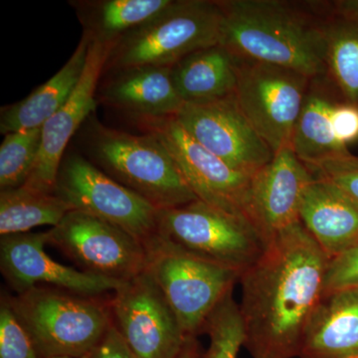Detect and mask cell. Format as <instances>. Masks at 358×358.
<instances>
[{
	"label": "cell",
	"mask_w": 358,
	"mask_h": 358,
	"mask_svg": "<svg viewBox=\"0 0 358 358\" xmlns=\"http://www.w3.org/2000/svg\"><path fill=\"white\" fill-rule=\"evenodd\" d=\"M145 270L159 287L187 336L197 338L210 313L241 273L183 253L152 237Z\"/></svg>",
	"instance_id": "obj_7"
},
{
	"label": "cell",
	"mask_w": 358,
	"mask_h": 358,
	"mask_svg": "<svg viewBox=\"0 0 358 358\" xmlns=\"http://www.w3.org/2000/svg\"><path fill=\"white\" fill-rule=\"evenodd\" d=\"M336 129L345 147L358 141V108L341 101L336 110Z\"/></svg>",
	"instance_id": "obj_31"
},
{
	"label": "cell",
	"mask_w": 358,
	"mask_h": 358,
	"mask_svg": "<svg viewBox=\"0 0 358 358\" xmlns=\"http://www.w3.org/2000/svg\"><path fill=\"white\" fill-rule=\"evenodd\" d=\"M221 22L218 0H173L113 47L103 74L141 66L173 67L193 52L219 44Z\"/></svg>",
	"instance_id": "obj_5"
},
{
	"label": "cell",
	"mask_w": 358,
	"mask_h": 358,
	"mask_svg": "<svg viewBox=\"0 0 358 358\" xmlns=\"http://www.w3.org/2000/svg\"><path fill=\"white\" fill-rule=\"evenodd\" d=\"M310 80L288 68L237 58L235 100L274 154L292 145Z\"/></svg>",
	"instance_id": "obj_8"
},
{
	"label": "cell",
	"mask_w": 358,
	"mask_h": 358,
	"mask_svg": "<svg viewBox=\"0 0 358 358\" xmlns=\"http://www.w3.org/2000/svg\"><path fill=\"white\" fill-rule=\"evenodd\" d=\"M155 237L167 246L241 275L267 247L248 221L199 199L159 210Z\"/></svg>",
	"instance_id": "obj_6"
},
{
	"label": "cell",
	"mask_w": 358,
	"mask_h": 358,
	"mask_svg": "<svg viewBox=\"0 0 358 358\" xmlns=\"http://www.w3.org/2000/svg\"><path fill=\"white\" fill-rule=\"evenodd\" d=\"M313 178L291 147L275 152L250 179L245 217L266 245L300 221L303 192Z\"/></svg>",
	"instance_id": "obj_14"
},
{
	"label": "cell",
	"mask_w": 358,
	"mask_h": 358,
	"mask_svg": "<svg viewBox=\"0 0 358 358\" xmlns=\"http://www.w3.org/2000/svg\"><path fill=\"white\" fill-rule=\"evenodd\" d=\"M0 358H41L3 294L0 301Z\"/></svg>",
	"instance_id": "obj_28"
},
{
	"label": "cell",
	"mask_w": 358,
	"mask_h": 358,
	"mask_svg": "<svg viewBox=\"0 0 358 358\" xmlns=\"http://www.w3.org/2000/svg\"><path fill=\"white\" fill-rule=\"evenodd\" d=\"M300 221L329 260L358 245V202L327 179L313 176L301 199Z\"/></svg>",
	"instance_id": "obj_17"
},
{
	"label": "cell",
	"mask_w": 358,
	"mask_h": 358,
	"mask_svg": "<svg viewBox=\"0 0 358 358\" xmlns=\"http://www.w3.org/2000/svg\"><path fill=\"white\" fill-rule=\"evenodd\" d=\"M53 358H90V357H53Z\"/></svg>",
	"instance_id": "obj_35"
},
{
	"label": "cell",
	"mask_w": 358,
	"mask_h": 358,
	"mask_svg": "<svg viewBox=\"0 0 358 358\" xmlns=\"http://www.w3.org/2000/svg\"><path fill=\"white\" fill-rule=\"evenodd\" d=\"M202 333L208 334L210 343L200 358H237L240 348L243 346L244 329L233 289L210 313Z\"/></svg>",
	"instance_id": "obj_27"
},
{
	"label": "cell",
	"mask_w": 358,
	"mask_h": 358,
	"mask_svg": "<svg viewBox=\"0 0 358 358\" xmlns=\"http://www.w3.org/2000/svg\"><path fill=\"white\" fill-rule=\"evenodd\" d=\"M174 87L185 103H205L234 95L237 58L217 44L193 52L171 67Z\"/></svg>",
	"instance_id": "obj_22"
},
{
	"label": "cell",
	"mask_w": 358,
	"mask_h": 358,
	"mask_svg": "<svg viewBox=\"0 0 358 358\" xmlns=\"http://www.w3.org/2000/svg\"><path fill=\"white\" fill-rule=\"evenodd\" d=\"M46 244L47 231L0 237V268L16 294L45 284L80 296H99L122 284L56 262L45 252Z\"/></svg>",
	"instance_id": "obj_15"
},
{
	"label": "cell",
	"mask_w": 358,
	"mask_h": 358,
	"mask_svg": "<svg viewBox=\"0 0 358 358\" xmlns=\"http://www.w3.org/2000/svg\"><path fill=\"white\" fill-rule=\"evenodd\" d=\"M47 234L48 244L88 274L124 282L145 270L147 247L141 240L84 212L70 211Z\"/></svg>",
	"instance_id": "obj_10"
},
{
	"label": "cell",
	"mask_w": 358,
	"mask_h": 358,
	"mask_svg": "<svg viewBox=\"0 0 358 358\" xmlns=\"http://www.w3.org/2000/svg\"><path fill=\"white\" fill-rule=\"evenodd\" d=\"M54 193L74 210L114 224L145 245L157 234L159 210L78 152L64 155Z\"/></svg>",
	"instance_id": "obj_9"
},
{
	"label": "cell",
	"mask_w": 358,
	"mask_h": 358,
	"mask_svg": "<svg viewBox=\"0 0 358 358\" xmlns=\"http://www.w3.org/2000/svg\"><path fill=\"white\" fill-rule=\"evenodd\" d=\"M358 288V245L329 260L324 277V294Z\"/></svg>",
	"instance_id": "obj_30"
},
{
	"label": "cell",
	"mask_w": 358,
	"mask_h": 358,
	"mask_svg": "<svg viewBox=\"0 0 358 358\" xmlns=\"http://www.w3.org/2000/svg\"><path fill=\"white\" fill-rule=\"evenodd\" d=\"M73 207L55 193L23 185L0 190V237L28 233L38 226H57Z\"/></svg>",
	"instance_id": "obj_25"
},
{
	"label": "cell",
	"mask_w": 358,
	"mask_h": 358,
	"mask_svg": "<svg viewBox=\"0 0 358 358\" xmlns=\"http://www.w3.org/2000/svg\"><path fill=\"white\" fill-rule=\"evenodd\" d=\"M113 322L134 358H176L188 336L147 271L122 282L110 301Z\"/></svg>",
	"instance_id": "obj_11"
},
{
	"label": "cell",
	"mask_w": 358,
	"mask_h": 358,
	"mask_svg": "<svg viewBox=\"0 0 358 358\" xmlns=\"http://www.w3.org/2000/svg\"><path fill=\"white\" fill-rule=\"evenodd\" d=\"M79 131L84 157L157 210L197 200L169 150L152 134L110 128L92 115Z\"/></svg>",
	"instance_id": "obj_3"
},
{
	"label": "cell",
	"mask_w": 358,
	"mask_h": 358,
	"mask_svg": "<svg viewBox=\"0 0 358 358\" xmlns=\"http://www.w3.org/2000/svg\"><path fill=\"white\" fill-rule=\"evenodd\" d=\"M299 357L358 358V288L324 294L306 327Z\"/></svg>",
	"instance_id": "obj_20"
},
{
	"label": "cell",
	"mask_w": 358,
	"mask_h": 358,
	"mask_svg": "<svg viewBox=\"0 0 358 358\" xmlns=\"http://www.w3.org/2000/svg\"><path fill=\"white\" fill-rule=\"evenodd\" d=\"M313 176L327 179L358 202V157L350 155L307 166Z\"/></svg>",
	"instance_id": "obj_29"
},
{
	"label": "cell",
	"mask_w": 358,
	"mask_h": 358,
	"mask_svg": "<svg viewBox=\"0 0 358 358\" xmlns=\"http://www.w3.org/2000/svg\"><path fill=\"white\" fill-rule=\"evenodd\" d=\"M341 101L327 74L310 78L291 145L306 166L350 154L336 134V110Z\"/></svg>",
	"instance_id": "obj_19"
},
{
	"label": "cell",
	"mask_w": 358,
	"mask_h": 358,
	"mask_svg": "<svg viewBox=\"0 0 358 358\" xmlns=\"http://www.w3.org/2000/svg\"><path fill=\"white\" fill-rule=\"evenodd\" d=\"M91 39L83 33L74 53L60 70L27 98L6 106L0 113L1 134L42 128L72 95L86 67Z\"/></svg>",
	"instance_id": "obj_21"
},
{
	"label": "cell",
	"mask_w": 358,
	"mask_h": 358,
	"mask_svg": "<svg viewBox=\"0 0 358 358\" xmlns=\"http://www.w3.org/2000/svg\"><path fill=\"white\" fill-rule=\"evenodd\" d=\"M327 4L336 13L358 16V0H336L327 1Z\"/></svg>",
	"instance_id": "obj_33"
},
{
	"label": "cell",
	"mask_w": 358,
	"mask_h": 358,
	"mask_svg": "<svg viewBox=\"0 0 358 358\" xmlns=\"http://www.w3.org/2000/svg\"><path fill=\"white\" fill-rule=\"evenodd\" d=\"M42 128L6 134L0 145V190L25 185L38 157Z\"/></svg>",
	"instance_id": "obj_26"
},
{
	"label": "cell",
	"mask_w": 358,
	"mask_h": 358,
	"mask_svg": "<svg viewBox=\"0 0 358 358\" xmlns=\"http://www.w3.org/2000/svg\"><path fill=\"white\" fill-rule=\"evenodd\" d=\"M220 41L235 57L327 74L324 15L317 1L218 0Z\"/></svg>",
	"instance_id": "obj_2"
},
{
	"label": "cell",
	"mask_w": 358,
	"mask_h": 358,
	"mask_svg": "<svg viewBox=\"0 0 358 358\" xmlns=\"http://www.w3.org/2000/svg\"><path fill=\"white\" fill-rule=\"evenodd\" d=\"M90 358H134V357L113 322L112 327Z\"/></svg>",
	"instance_id": "obj_32"
},
{
	"label": "cell",
	"mask_w": 358,
	"mask_h": 358,
	"mask_svg": "<svg viewBox=\"0 0 358 358\" xmlns=\"http://www.w3.org/2000/svg\"><path fill=\"white\" fill-rule=\"evenodd\" d=\"M7 296L41 358L90 357L113 324L110 301L50 287Z\"/></svg>",
	"instance_id": "obj_4"
},
{
	"label": "cell",
	"mask_w": 358,
	"mask_h": 358,
	"mask_svg": "<svg viewBox=\"0 0 358 358\" xmlns=\"http://www.w3.org/2000/svg\"><path fill=\"white\" fill-rule=\"evenodd\" d=\"M329 262L299 221L242 273L243 346L252 357H299L308 320L324 296Z\"/></svg>",
	"instance_id": "obj_1"
},
{
	"label": "cell",
	"mask_w": 358,
	"mask_h": 358,
	"mask_svg": "<svg viewBox=\"0 0 358 358\" xmlns=\"http://www.w3.org/2000/svg\"><path fill=\"white\" fill-rule=\"evenodd\" d=\"M324 15L327 75L345 102L358 108V16L317 1Z\"/></svg>",
	"instance_id": "obj_24"
},
{
	"label": "cell",
	"mask_w": 358,
	"mask_h": 358,
	"mask_svg": "<svg viewBox=\"0 0 358 358\" xmlns=\"http://www.w3.org/2000/svg\"><path fill=\"white\" fill-rule=\"evenodd\" d=\"M99 94V100L133 119L174 117L185 105L174 87L171 67L141 66L110 72Z\"/></svg>",
	"instance_id": "obj_18"
},
{
	"label": "cell",
	"mask_w": 358,
	"mask_h": 358,
	"mask_svg": "<svg viewBox=\"0 0 358 358\" xmlns=\"http://www.w3.org/2000/svg\"><path fill=\"white\" fill-rule=\"evenodd\" d=\"M134 120L166 148L197 199L247 220L244 209L251 176L231 169L199 145L174 117Z\"/></svg>",
	"instance_id": "obj_12"
},
{
	"label": "cell",
	"mask_w": 358,
	"mask_h": 358,
	"mask_svg": "<svg viewBox=\"0 0 358 358\" xmlns=\"http://www.w3.org/2000/svg\"><path fill=\"white\" fill-rule=\"evenodd\" d=\"M200 357H201V353H200L197 338L188 336L182 350L176 358H200Z\"/></svg>",
	"instance_id": "obj_34"
},
{
	"label": "cell",
	"mask_w": 358,
	"mask_h": 358,
	"mask_svg": "<svg viewBox=\"0 0 358 358\" xmlns=\"http://www.w3.org/2000/svg\"><path fill=\"white\" fill-rule=\"evenodd\" d=\"M173 0H85L70 1L91 41L114 47L122 37L145 24Z\"/></svg>",
	"instance_id": "obj_23"
},
{
	"label": "cell",
	"mask_w": 358,
	"mask_h": 358,
	"mask_svg": "<svg viewBox=\"0 0 358 358\" xmlns=\"http://www.w3.org/2000/svg\"><path fill=\"white\" fill-rule=\"evenodd\" d=\"M113 46L91 41L86 67L72 95L42 127L41 148L25 186L54 193L59 167L71 138L96 109V90Z\"/></svg>",
	"instance_id": "obj_16"
},
{
	"label": "cell",
	"mask_w": 358,
	"mask_h": 358,
	"mask_svg": "<svg viewBox=\"0 0 358 358\" xmlns=\"http://www.w3.org/2000/svg\"><path fill=\"white\" fill-rule=\"evenodd\" d=\"M174 117L199 145L245 176H254L274 157L234 95L214 102L185 103Z\"/></svg>",
	"instance_id": "obj_13"
}]
</instances>
